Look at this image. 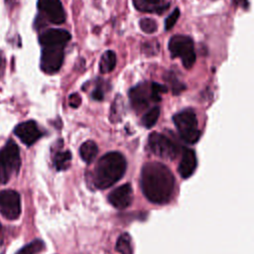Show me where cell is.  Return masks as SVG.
<instances>
[{
  "label": "cell",
  "instance_id": "cell-6",
  "mask_svg": "<svg viewBox=\"0 0 254 254\" xmlns=\"http://www.w3.org/2000/svg\"><path fill=\"white\" fill-rule=\"evenodd\" d=\"M148 148L157 157L174 160L179 154V147L164 134L153 132L148 137Z\"/></svg>",
  "mask_w": 254,
  "mask_h": 254
},
{
  "label": "cell",
  "instance_id": "cell-16",
  "mask_svg": "<svg viewBox=\"0 0 254 254\" xmlns=\"http://www.w3.org/2000/svg\"><path fill=\"white\" fill-rule=\"evenodd\" d=\"M97 153H98V147L96 143L91 140L85 141L84 143L81 144L79 148V155L81 159L87 164L91 163L95 159Z\"/></svg>",
  "mask_w": 254,
  "mask_h": 254
},
{
  "label": "cell",
  "instance_id": "cell-23",
  "mask_svg": "<svg viewBox=\"0 0 254 254\" xmlns=\"http://www.w3.org/2000/svg\"><path fill=\"white\" fill-rule=\"evenodd\" d=\"M141 30L146 34H153L158 30L157 22L152 18H142L139 21Z\"/></svg>",
  "mask_w": 254,
  "mask_h": 254
},
{
  "label": "cell",
  "instance_id": "cell-2",
  "mask_svg": "<svg viewBox=\"0 0 254 254\" xmlns=\"http://www.w3.org/2000/svg\"><path fill=\"white\" fill-rule=\"evenodd\" d=\"M127 167L124 156L119 152H109L97 162L94 172V184L98 189H107L118 182Z\"/></svg>",
  "mask_w": 254,
  "mask_h": 254
},
{
  "label": "cell",
  "instance_id": "cell-14",
  "mask_svg": "<svg viewBox=\"0 0 254 254\" xmlns=\"http://www.w3.org/2000/svg\"><path fill=\"white\" fill-rule=\"evenodd\" d=\"M196 168L195 153L191 149H185L180 161L178 172L182 178L187 179L192 175Z\"/></svg>",
  "mask_w": 254,
  "mask_h": 254
},
{
  "label": "cell",
  "instance_id": "cell-27",
  "mask_svg": "<svg viewBox=\"0 0 254 254\" xmlns=\"http://www.w3.org/2000/svg\"><path fill=\"white\" fill-rule=\"evenodd\" d=\"M4 71H5V58L0 52V78L4 74Z\"/></svg>",
  "mask_w": 254,
  "mask_h": 254
},
{
  "label": "cell",
  "instance_id": "cell-13",
  "mask_svg": "<svg viewBox=\"0 0 254 254\" xmlns=\"http://www.w3.org/2000/svg\"><path fill=\"white\" fill-rule=\"evenodd\" d=\"M70 34L63 29H49L41 34L39 42L42 47L58 46L65 47L66 43L70 40Z\"/></svg>",
  "mask_w": 254,
  "mask_h": 254
},
{
  "label": "cell",
  "instance_id": "cell-24",
  "mask_svg": "<svg viewBox=\"0 0 254 254\" xmlns=\"http://www.w3.org/2000/svg\"><path fill=\"white\" fill-rule=\"evenodd\" d=\"M180 17V10L179 8H176L171 15H169L165 21V29L166 30H171L173 26L177 23V20Z\"/></svg>",
  "mask_w": 254,
  "mask_h": 254
},
{
  "label": "cell",
  "instance_id": "cell-30",
  "mask_svg": "<svg viewBox=\"0 0 254 254\" xmlns=\"http://www.w3.org/2000/svg\"><path fill=\"white\" fill-rule=\"evenodd\" d=\"M1 229H2V225H1V223H0V231H1Z\"/></svg>",
  "mask_w": 254,
  "mask_h": 254
},
{
  "label": "cell",
  "instance_id": "cell-22",
  "mask_svg": "<svg viewBox=\"0 0 254 254\" xmlns=\"http://www.w3.org/2000/svg\"><path fill=\"white\" fill-rule=\"evenodd\" d=\"M45 244L42 240L36 239L29 244L25 245L22 249H20L16 254H37L43 250Z\"/></svg>",
  "mask_w": 254,
  "mask_h": 254
},
{
  "label": "cell",
  "instance_id": "cell-20",
  "mask_svg": "<svg viewBox=\"0 0 254 254\" xmlns=\"http://www.w3.org/2000/svg\"><path fill=\"white\" fill-rule=\"evenodd\" d=\"M116 250L120 254H133V248L129 234L123 233L118 237L116 243Z\"/></svg>",
  "mask_w": 254,
  "mask_h": 254
},
{
  "label": "cell",
  "instance_id": "cell-4",
  "mask_svg": "<svg viewBox=\"0 0 254 254\" xmlns=\"http://www.w3.org/2000/svg\"><path fill=\"white\" fill-rule=\"evenodd\" d=\"M174 123L178 129L181 138L189 144H194L200 137V131L197 127L195 113L191 109H186L173 117Z\"/></svg>",
  "mask_w": 254,
  "mask_h": 254
},
{
  "label": "cell",
  "instance_id": "cell-10",
  "mask_svg": "<svg viewBox=\"0 0 254 254\" xmlns=\"http://www.w3.org/2000/svg\"><path fill=\"white\" fill-rule=\"evenodd\" d=\"M129 97L131 105L136 111H142L149 106L150 102H155L151 84L147 83H140L131 88L129 91Z\"/></svg>",
  "mask_w": 254,
  "mask_h": 254
},
{
  "label": "cell",
  "instance_id": "cell-17",
  "mask_svg": "<svg viewBox=\"0 0 254 254\" xmlns=\"http://www.w3.org/2000/svg\"><path fill=\"white\" fill-rule=\"evenodd\" d=\"M116 65V55L113 51H106L100 58L99 70L101 73H108Z\"/></svg>",
  "mask_w": 254,
  "mask_h": 254
},
{
  "label": "cell",
  "instance_id": "cell-25",
  "mask_svg": "<svg viewBox=\"0 0 254 254\" xmlns=\"http://www.w3.org/2000/svg\"><path fill=\"white\" fill-rule=\"evenodd\" d=\"M81 103V97L77 93H72L68 97V104L72 108H77Z\"/></svg>",
  "mask_w": 254,
  "mask_h": 254
},
{
  "label": "cell",
  "instance_id": "cell-1",
  "mask_svg": "<svg viewBox=\"0 0 254 254\" xmlns=\"http://www.w3.org/2000/svg\"><path fill=\"white\" fill-rule=\"evenodd\" d=\"M140 182L144 195L154 203H166L174 193L175 178L162 163H146L141 171Z\"/></svg>",
  "mask_w": 254,
  "mask_h": 254
},
{
  "label": "cell",
  "instance_id": "cell-7",
  "mask_svg": "<svg viewBox=\"0 0 254 254\" xmlns=\"http://www.w3.org/2000/svg\"><path fill=\"white\" fill-rule=\"evenodd\" d=\"M41 68L44 72L52 74L57 72L64 62V47L46 46L42 47Z\"/></svg>",
  "mask_w": 254,
  "mask_h": 254
},
{
  "label": "cell",
  "instance_id": "cell-11",
  "mask_svg": "<svg viewBox=\"0 0 254 254\" xmlns=\"http://www.w3.org/2000/svg\"><path fill=\"white\" fill-rule=\"evenodd\" d=\"M14 133L27 146H32L43 136V132L33 120L25 121L17 125L14 129Z\"/></svg>",
  "mask_w": 254,
  "mask_h": 254
},
{
  "label": "cell",
  "instance_id": "cell-3",
  "mask_svg": "<svg viewBox=\"0 0 254 254\" xmlns=\"http://www.w3.org/2000/svg\"><path fill=\"white\" fill-rule=\"evenodd\" d=\"M20 167L21 157L19 147L10 139L0 149V186L7 184L12 176L17 175Z\"/></svg>",
  "mask_w": 254,
  "mask_h": 254
},
{
  "label": "cell",
  "instance_id": "cell-18",
  "mask_svg": "<svg viewBox=\"0 0 254 254\" xmlns=\"http://www.w3.org/2000/svg\"><path fill=\"white\" fill-rule=\"evenodd\" d=\"M71 160V154L69 151H60L54 156V165L57 170L63 171L69 167V162Z\"/></svg>",
  "mask_w": 254,
  "mask_h": 254
},
{
  "label": "cell",
  "instance_id": "cell-15",
  "mask_svg": "<svg viewBox=\"0 0 254 254\" xmlns=\"http://www.w3.org/2000/svg\"><path fill=\"white\" fill-rule=\"evenodd\" d=\"M134 6L137 10L148 13H163L170 6L164 0H133Z\"/></svg>",
  "mask_w": 254,
  "mask_h": 254
},
{
  "label": "cell",
  "instance_id": "cell-28",
  "mask_svg": "<svg viewBox=\"0 0 254 254\" xmlns=\"http://www.w3.org/2000/svg\"><path fill=\"white\" fill-rule=\"evenodd\" d=\"M233 2H234V4L240 6L244 9L248 8V0H233Z\"/></svg>",
  "mask_w": 254,
  "mask_h": 254
},
{
  "label": "cell",
  "instance_id": "cell-26",
  "mask_svg": "<svg viewBox=\"0 0 254 254\" xmlns=\"http://www.w3.org/2000/svg\"><path fill=\"white\" fill-rule=\"evenodd\" d=\"M91 97L94 99V100H102L103 97H104V91L103 89L100 87V86H97L91 93Z\"/></svg>",
  "mask_w": 254,
  "mask_h": 254
},
{
  "label": "cell",
  "instance_id": "cell-8",
  "mask_svg": "<svg viewBox=\"0 0 254 254\" xmlns=\"http://www.w3.org/2000/svg\"><path fill=\"white\" fill-rule=\"evenodd\" d=\"M0 213L9 220L17 219L21 213V198L13 190L0 191Z\"/></svg>",
  "mask_w": 254,
  "mask_h": 254
},
{
  "label": "cell",
  "instance_id": "cell-9",
  "mask_svg": "<svg viewBox=\"0 0 254 254\" xmlns=\"http://www.w3.org/2000/svg\"><path fill=\"white\" fill-rule=\"evenodd\" d=\"M38 8L53 24L60 25L65 21V12L61 0H38Z\"/></svg>",
  "mask_w": 254,
  "mask_h": 254
},
{
  "label": "cell",
  "instance_id": "cell-12",
  "mask_svg": "<svg viewBox=\"0 0 254 254\" xmlns=\"http://www.w3.org/2000/svg\"><path fill=\"white\" fill-rule=\"evenodd\" d=\"M133 199L132 188L129 184H124L113 190L108 195V201L118 209L128 207Z\"/></svg>",
  "mask_w": 254,
  "mask_h": 254
},
{
  "label": "cell",
  "instance_id": "cell-21",
  "mask_svg": "<svg viewBox=\"0 0 254 254\" xmlns=\"http://www.w3.org/2000/svg\"><path fill=\"white\" fill-rule=\"evenodd\" d=\"M160 116V108L159 107H153L150 109L142 118V123L146 128H151L153 127L156 122L158 121Z\"/></svg>",
  "mask_w": 254,
  "mask_h": 254
},
{
  "label": "cell",
  "instance_id": "cell-5",
  "mask_svg": "<svg viewBox=\"0 0 254 254\" xmlns=\"http://www.w3.org/2000/svg\"><path fill=\"white\" fill-rule=\"evenodd\" d=\"M169 51L171 57L180 58L186 68H190L195 62V54L192 40L184 35H176L169 41Z\"/></svg>",
  "mask_w": 254,
  "mask_h": 254
},
{
  "label": "cell",
  "instance_id": "cell-19",
  "mask_svg": "<svg viewBox=\"0 0 254 254\" xmlns=\"http://www.w3.org/2000/svg\"><path fill=\"white\" fill-rule=\"evenodd\" d=\"M123 110H124V104H123V100L122 97L120 95L116 96L114 102L111 105V109H110V121H112L113 123L120 121L122 116H123Z\"/></svg>",
  "mask_w": 254,
  "mask_h": 254
},
{
  "label": "cell",
  "instance_id": "cell-29",
  "mask_svg": "<svg viewBox=\"0 0 254 254\" xmlns=\"http://www.w3.org/2000/svg\"><path fill=\"white\" fill-rule=\"evenodd\" d=\"M6 3H7V4H11V3H12V4H13V3H14V0H6Z\"/></svg>",
  "mask_w": 254,
  "mask_h": 254
}]
</instances>
